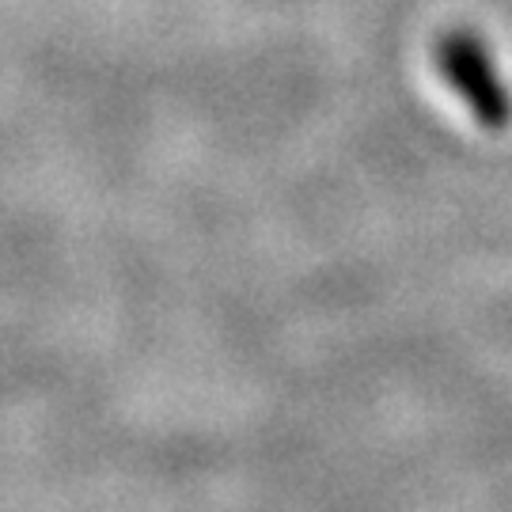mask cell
Listing matches in <instances>:
<instances>
[{"label":"cell","mask_w":512,"mask_h":512,"mask_svg":"<svg viewBox=\"0 0 512 512\" xmlns=\"http://www.w3.org/2000/svg\"><path fill=\"white\" fill-rule=\"evenodd\" d=\"M433 65L444 84L467 103L471 118L490 133L512 126V92L497 73L494 57L475 31H444L433 42Z\"/></svg>","instance_id":"obj_1"}]
</instances>
